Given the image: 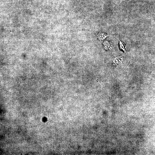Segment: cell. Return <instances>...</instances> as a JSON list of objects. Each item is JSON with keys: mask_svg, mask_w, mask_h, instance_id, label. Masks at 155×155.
Instances as JSON below:
<instances>
[{"mask_svg": "<svg viewBox=\"0 0 155 155\" xmlns=\"http://www.w3.org/2000/svg\"><path fill=\"white\" fill-rule=\"evenodd\" d=\"M123 59L121 56H117L115 58L113 61V64L115 66H119L123 63Z\"/></svg>", "mask_w": 155, "mask_h": 155, "instance_id": "6da1fadb", "label": "cell"}, {"mask_svg": "<svg viewBox=\"0 0 155 155\" xmlns=\"http://www.w3.org/2000/svg\"><path fill=\"white\" fill-rule=\"evenodd\" d=\"M108 35L104 33H99L97 35V38L100 40H102L105 39Z\"/></svg>", "mask_w": 155, "mask_h": 155, "instance_id": "3957f363", "label": "cell"}, {"mask_svg": "<svg viewBox=\"0 0 155 155\" xmlns=\"http://www.w3.org/2000/svg\"><path fill=\"white\" fill-rule=\"evenodd\" d=\"M103 45L104 49L106 50H110L113 47L112 43L107 41H104Z\"/></svg>", "mask_w": 155, "mask_h": 155, "instance_id": "7a4b0ae2", "label": "cell"}, {"mask_svg": "<svg viewBox=\"0 0 155 155\" xmlns=\"http://www.w3.org/2000/svg\"><path fill=\"white\" fill-rule=\"evenodd\" d=\"M119 46L120 49L123 50L124 52H125L126 51L125 49L124 44H123V42L119 40Z\"/></svg>", "mask_w": 155, "mask_h": 155, "instance_id": "277c9868", "label": "cell"}]
</instances>
